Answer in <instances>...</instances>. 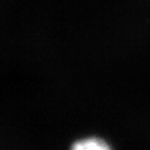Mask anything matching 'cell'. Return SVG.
<instances>
[{
    "instance_id": "1",
    "label": "cell",
    "mask_w": 150,
    "mask_h": 150,
    "mask_svg": "<svg viewBox=\"0 0 150 150\" xmlns=\"http://www.w3.org/2000/svg\"><path fill=\"white\" fill-rule=\"evenodd\" d=\"M72 150H112L108 144L99 139H87L74 144Z\"/></svg>"
}]
</instances>
